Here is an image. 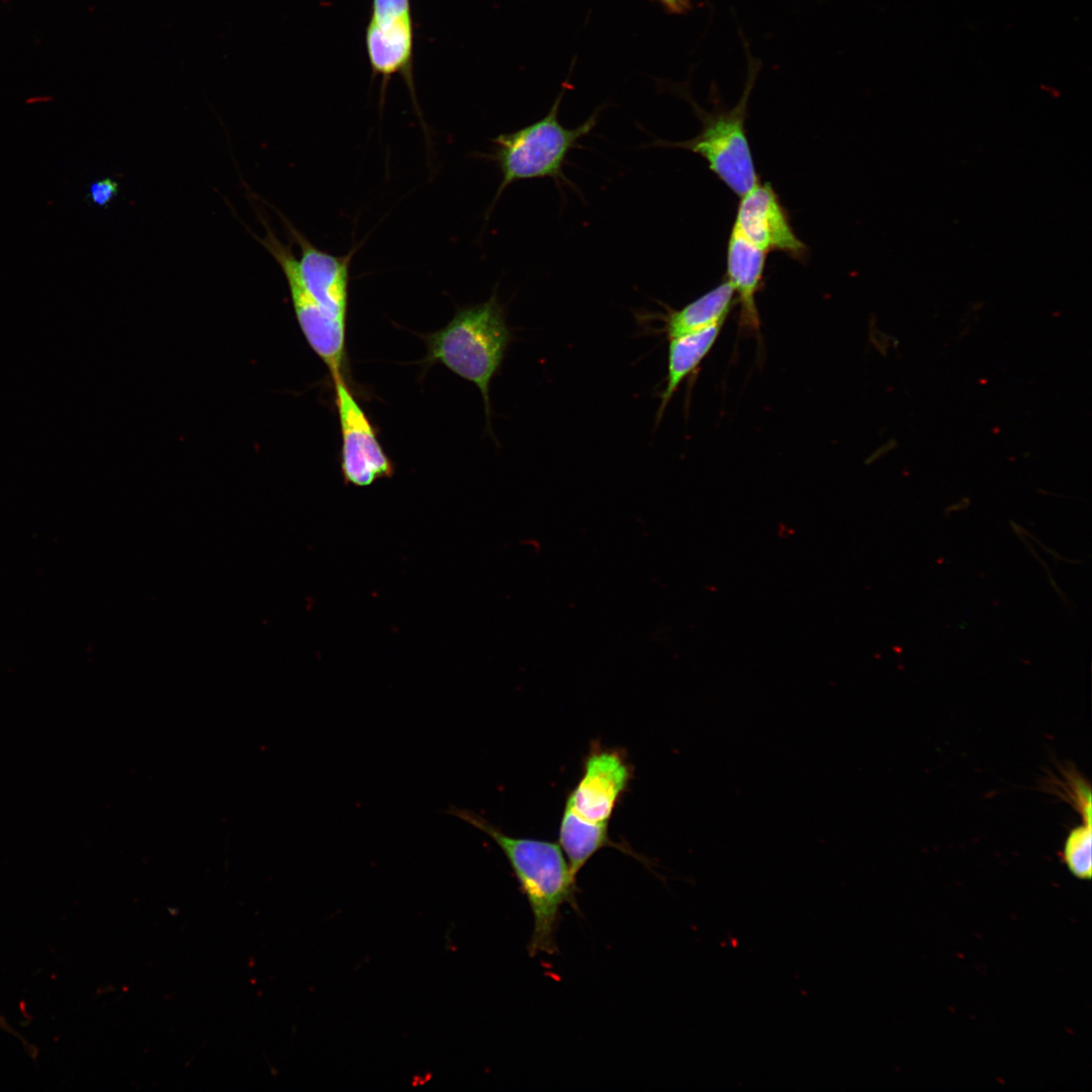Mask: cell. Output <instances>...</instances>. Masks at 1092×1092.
Listing matches in <instances>:
<instances>
[{
  "mask_svg": "<svg viewBox=\"0 0 1092 1092\" xmlns=\"http://www.w3.org/2000/svg\"><path fill=\"white\" fill-rule=\"evenodd\" d=\"M766 255L731 230L726 255L727 281L740 305V327L756 335L759 334L760 318L755 299L762 284Z\"/></svg>",
  "mask_w": 1092,
  "mask_h": 1092,
  "instance_id": "cell-11",
  "label": "cell"
},
{
  "mask_svg": "<svg viewBox=\"0 0 1092 1092\" xmlns=\"http://www.w3.org/2000/svg\"><path fill=\"white\" fill-rule=\"evenodd\" d=\"M412 16L410 0H373L372 21L380 22L393 18Z\"/></svg>",
  "mask_w": 1092,
  "mask_h": 1092,
  "instance_id": "cell-16",
  "label": "cell"
},
{
  "mask_svg": "<svg viewBox=\"0 0 1092 1092\" xmlns=\"http://www.w3.org/2000/svg\"><path fill=\"white\" fill-rule=\"evenodd\" d=\"M734 290L726 280L680 309H667L662 320L669 339L724 324L734 303Z\"/></svg>",
  "mask_w": 1092,
  "mask_h": 1092,
  "instance_id": "cell-14",
  "label": "cell"
},
{
  "mask_svg": "<svg viewBox=\"0 0 1092 1092\" xmlns=\"http://www.w3.org/2000/svg\"><path fill=\"white\" fill-rule=\"evenodd\" d=\"M670 13L684 14L692 9L691 0H657Z\"/></svg>",
  "mask_w": 1092,
  "mask_h": 1092,
  "instance_id": "cell-18",
  "label": "cell"
},
{
  "mask_svg": "<svg viewBox=\"0 0 1092 1092\" xmlns=\"http://www.w3.org/2000/svg\"><path fill=\"white\" fill-rule=\"evenodd\" d=\"M119 185L111 178H102L89 185L88 200L99 206L107 207L118 194Z\"/></svg>",
  "mask_w": 1092,
  "mask_h": 1092,
  "instance_id": "cell-17",
  "label": "cell"
},
{
  "mask_svg": "<svg viewBox=\"0 0 1092 1092\" xmlns=\"http://www.w3.org/2000/svg\"><path fill=\"white\" fill-rule=\"evenodd\" d=\"M1062 858L1070 873L1080 880L1092 876L1091 824L1082 823L1073 828L1064 843Z\"/></svg>",
  "mask_w": 1092,
  "mask_h": 1092,
  "instance_id": "cell-15",
  "label": "cell"
},
{
  "mask_svg": "<svg viewBox=\"0 0 1092 1092\" xmlns=\"http://www.w3.org/2000/svg\"><path fill=\"white\" fill-rule=\"evenodd\" d=\"M342 437L341 471L345 484L368 486L394 474V465L345 376L333 378Z\"/></svg>",
  "mask_w": 1092,
  "mask_h": 1092,
  "instance_id": "cell-6",
  "label": "cell"
},
{
  "mask_svg": "<svg viewBox=\"0 0 1092 1092\" xmlns=\"http://www.w3.org/2000/svg\"><path fill=\"white\" fill-rule=\"evenodd\" d=\"M747 56V76L738 102L730 109L717 107L707 111L689 100L701 120L700 132L682 142L655 141L652 146L685 149L701 156L713 172L733 193L742 196L754 187L759 178L746 136L745 121L749 96L760 70V61Z\"/></svg>",
  "mask_w": 1092,
  "mask_h": 1092,
  "instance_id": "cell-4",
  "label": "cell"
},
{
  "mask_svg": "<svg viewBox=\"0 0 1092 1092\" xmlns=\"http://www.w3.org/2000/svg\"><path fill=\"white\" fill-rule=\"evenodd\" d=\"M723 324L669 339L667 374L660 395L656 422L660 419L679 384L693 373L715 345Z\"/></svg>",
  "mask_w": 1092,
  "mask_h": 1092,
  "instance_id": "cell-13",
  "label": "cell"
},
{
  "mask_svg": "<svg viewBox=\"0 0 1092 1092\" xmlns=\"http://www.w3.org/2000/svg\"><path fill=\"white\" fill-rule=\"evenodd\" d=\"M424 339L428 349L425 362L439 363L477 386L489 425V384L513 341L496 293L482 303L458 308L444 328Z\"/></svg>",
  "mask_w": 1092,
  "mask_h": 1092,
  "instance_id": "cell-2",
  "label": "cell"
},
{
  "mask_svg": "<svg viewBox=\"0 0 1092 1092\" xmlns=\"http://www.w3.org/2000/svg\"><path fill=\"white\" fill-rule=\"evenodd\" d=\"M264 238L255 239L279 264L287 281L292 306L300 330L312 351L328 367L332 378L344 375L346 361V324L327 315L306 291L299 274L298 260L289 245H284L266 219Z\"/></svg>",
  "mask_w": 1092,
  "mask_h": 1092,
  "instance_id": "cell-5",
  "label": "cell"
},
{
  "mask_svg": "<svg viewBox=\"0 0 1092 1092\" xmlns=\"http://www.w3.org/2000/svg\"><path fill=\"white\" fill-rule=\"evenodd\" d=\"M412 16L385 21L370 20L366 29V49L374 75H381L384 85L390 76L401 74L418 109L412 74L413 59Z\"/></svg>",
  "mask_w": 1092,
  "mask_h": 1092,
  "instance_id": "cell-10",
  "label": "cell"
},
{
  "mask_svg": "<svg viewBox=\"0 0 1092 1092\" xmlns=\"http://www.w3.org/2000/svg\"><path fill=\"white\" fill-rule=\"evenodd\" d=\"M632 776L633 768L623 750L593 744L565 804L587 821L608 823Z\"/></svg>",
  "mask_w": 1092,
  "mask_h": 1092,
  "instance_id": "cell-7",
  "label": "cell"
},
{
  "mask_svg": "<svg viewBox=\"0 0 1092 1092\" xmlns=\"http://www.w3.org/2000/svg\"><path fill=\"white\" fill-rule=\"evenodd\" d=\"M564 91L565 88L543 118L491 140L494 146L486 158L495 163L502 179L488 211L510 185L522 180L549 178L560 191L563 186L574 188L564 175L563 167L569 152L581 148L579 141L596 126L600 109L576 127L563 126L558 113Z\"/></svg>",
  "mask_w": 1092,
  "mask_h": 1092,
  "instance_id": "cell-3",
  "label": "cell"
},
{
  "mask_svg": "<svg viewBox=\"0 0 1092 1092\" xmlns=\"http://www.w3.org/2000/svg\"><path fill=\"white\" fill-rule=\"evenodd\" d=\"M732 229L766 254L782 252L804 261L808 248L795 233L790 217L770 183L760 181L740 196Z\"/></svg>",
  "mask_w": 1092,
  "mask_h": 1092,
  "instance_id": "cell-8",
  "label": "cell"
},
{
  "mask_svg": "<svg viewBox=\"0 0 1092 1092\" xmlns=\"http://www.w3.org/2000/svg\"><path fill=\"white\" fill-rule=\"evenodd\" d=\"M277 212L288 236L300 248L298 269L306 291L327 315L347 325L350 263L357 248L344 256L329 254L314 247L282 213Z\"/></svg>",
  "mask_w": 1092,
  "mask_h": 1092,
  "instance_id": "cell-9",
  "label": "cell"
},
{
  "mask_svg": "<svg viewBox=\"0 0 1092 1092\" xmlns=\"http://www.w3.org/2000/svg\"><path fill=\"white\" fill-rule=\"evenodd\" d=\"M572 875L576 878L586 862L602 848L615 847L646 864L631 848L611 839L608 823L590 822L565 804L559 826V843Z\"/></svg>",
  "mask_w": 1092,
  "mask_h": 1092,
  "instance_id": "cell-12",
  "label": "cell"
},
{
  "mask_svg": "<svg viewBox=\"0 0 1092 1092\" xmlns=\"http://www.w3.org/2000/svg\"><path fill=\"white\" fill-rule=\"evenodd\" d=\"M488 835L504 852L529 903L533 931L528 943L531 957L557 951L556 934L561 908L568 904L577 909L576 878L558 843L506 834L479 814L455 806L446 809Z\"/></svg>",
  "mask_w": 1092,
  "mask_h": 1092,
  "instance_id": "cell-1",
  "label": "cell"
}]
</instances>
